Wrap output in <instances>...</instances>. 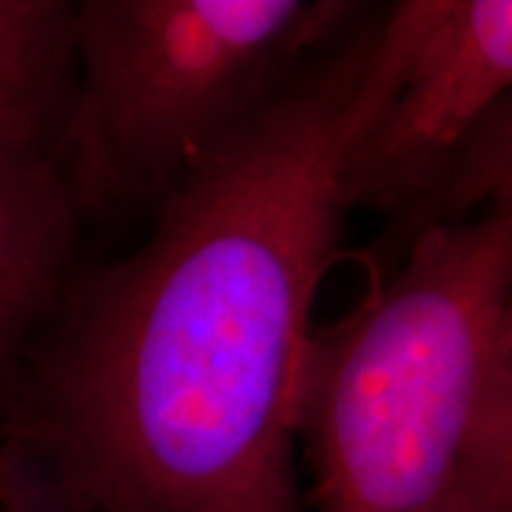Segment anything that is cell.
Here are the masks:
<instances>
[{
  "mask_svg": "<svg viewBox=\"0 0 512 512\" xmlns=\"http://www.w3.org/2000/svg\"><path fill=\"white\" fill-rule=\"evenodd\" d=\"M370 52L373 26L208 148L146 245L80 296L35 413L80 512H305L299 387Z\"/></svg>",
  "mask_w": 512,
  "mask_h": 512,
  "instance_id": "1",
  "label": "cell"
},
{
  "mask_svg": "<svg viewBox=\"0 0 512 512\" xmlns=\"http://www.w3.org/2000/svg\"><path fill=\"white\" fill-rule=\"evenodd\" d=\"M512 299V200L421 225L305 356V512H450L487 430Z\"/></svg>",
  "mask_w": 512,
  "mask_h": 512,
  "instance_id": "2",
  "label": "cell"
},
{
  "mask_svg": "<svg viewBox=\"0 0 512 512\" xmlns=\"http://www.w3.org/2000/svg\"><path fill=\"white\" fill-rule=\"evenodd\" d=\"M342 0H86L72 6L60 128L74 200L174 185L356 18Z\"/></svg>",
  "mask_w": 512,
  "mask_h": 512,
  "instance_id": "3",
  "label": "cell"
},
{
  "mask_svg": "<svg viewBox=\"0 0 512 512\" xmlns=\"http://www.w3.org/2000/svg\"><path fill=\"white\" fill-rule=\"evenodd\" d=\"M512 97V0H402L373 20V106L353 148V205L416 208Z\"/></svg>",
  "mask_w": 512,
  "mask_h": 512,
  "instance_id": "4",
  "label": "cell"
},
{
  "mask_svg": "<svg viewBox=\"0 0 512 512\" xmlns=\"http://www.w3.org/2000/svg\"><path fill=\"white\" fill-rule=\"evenodd\" d=\"M74 208L55 134H0V367L52 305Z\"/></svg>",
  "mask_w": 512,
  "mask_h": 512,
  "instance_id": "5",
  "label": "cell"
},
{
  "mask_svg": "<svg viewBox=\"0 0 512 512\" xmlns=\"http://www.w3.org/2000/svg\"><path fill=\"white\" fill-rule=\"evenodd\" d=\"M69 3L0 0V134H57L69 103Z\"/></svg>",
  "mask_w": 512,
  "mask_h": 512,
  "instance_id": "6",
  "label": "cell"
},
{
  "mask_svg": "<svg viewBox=\"0 0 512 512\" xmlns=\"http://www.w3.org/2000/svg\"><path fill=\"white\" fill-rule=\"evenodd\" d=\"M501 200H512V97L478 126L413 211L421 225H430L470 217Z\"/></svg>",
  "mask_w": 512,
  "mask_h": 512,
  "instance_id": "7",
  "label": "cell"
},
{
  "mask_svg": "<svg viewBox=\"0 0 512 512\" xmlns=\"http://www.w3.org/2000/svg\"><path fill=\"white\" fill-rule=\"evenodd\" d=\"M450 512H512V299L501 328L487 430Z\"/></svg>",
  "mask_w": 512,
  "mask_h": 512,
  "instance_id": "8",
  "label": "cell"
}]
</instances>
